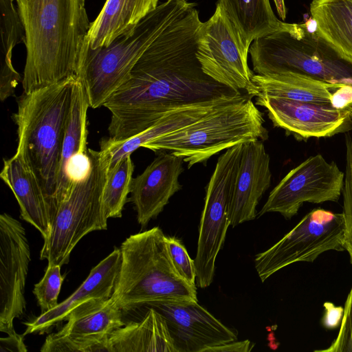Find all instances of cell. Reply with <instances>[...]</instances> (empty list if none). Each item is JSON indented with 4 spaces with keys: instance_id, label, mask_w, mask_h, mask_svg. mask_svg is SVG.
<instances>
[{
    "instance_id": "1",
    "label": "cell",
    "mask_w": 352,
    "mask_h": 352,
    "mask_svg": "<svg viewBox=\"0 0 352 352\" xmlns=\"http://www.w3.org/2000/svg\"><path fill=\"white\" fill-rule=\"evenodd\" d=\"M169 1L160 32L127 80L103 104L111 113L108 130L113 141L140 133L177 108L244 93L204 72L196 54L202 22L195 4Z\"/></svg>"
},
{
    "instance_id": "2",
    "label": "cell",
    "mask_w": 352,
    "mask_h": 352,
    "mask_svg": "<svg viewBox=\"0 0 352 352\" xmlns=\"http://www.w3.org/2000/svg\"><path fill=\"white\" fill-rule=\"evenodd\" d=\"M25 34L24 92L78 79L91 23L85 0H17Z\"/></svg>"
},
{
    "instance_id": "3",
    "label": "cell",
    "mask_w": 352,
    "mask_h": 352,
    "mask_svg": "<svg viewBox=\"0 0 352 352\" xmlns=\"http://www.w3.org/2000/svg\"><path fill=\"white\" fill-rule=\"evenodd\" d=\"M77 78L24 92L12 115L17 126L14 154L39 181L55 212L57 177L67 122ZM55 218V217H54Z\"/></svg>"
},
{
    "instance_id": "4",
    "label": "cell",
    "mask_w": 352,
    "mask_h": 352,
    "mask_svg": "<svg viewBox=\"0 0 352 352\" xmlns=\"http://www.w3.org/2000/svg\"><path fill=\"white\" fill-rule=\"evenodd\" d=\"M121 265L111 299L122 311L157 302H197V288L175 270L159 227L131 235L120 248Z\"/></svg>"
},
{
    "instance_id": "5",
    "label": "cell",
    "mask_w": 352,
    "mask_h": 352,
    "mask_svg": "<svg viewBox=\"0 0 352 352\" xmlns=\"http://www.w3.org/2000/svg\"><path fill=\"white\" fill-rule=\"evenodd\" d=\"M249 54L256 74L290 73L352 85V63L318 35L311 19L304 23H284L280 30L255 39Z\"/></svg>"
},
{
    "instance_id": "6",
    "label": "cell",
    "mask_w": 352,
    "mask_h": 352,
    "mask_svg": "<svg viewBox=\"0 0 352 352\" xmlns=\"http://www.w3.org/2000/svg\"><path fill=\"white\" fill-rule=\"evenodd\" d=\"M246 94L193 124L146 143L154 152L169 151L183 158L188 168L214 155L250 140L267 138L261 112Z\"/></svg>"
},
{
    "instance_id": "7",
    "label": "cell",
    "mask_w": 352,
    "mask_h": 352,
    "mask_svg": "<svg viewBox=\"0 0 352 352\" xmlns=\"http://www.w3.org/2000/svg\"><path fill=\"white\" fill-rule=\"evenodd\" d=\"M90 168L76 181L69 195L60 204L49 236L44 239L40 253L48 265L68 263L70 254L88 233L106 230L107 219L102 194L109 166V156L104 150L88 148Z\"/></svg>"
},
{
    "instance_id": "8",
    "label": "cell",
    "mask_w": 352,
    "mask_h": 352,
    "mask_svg": "<svg viewBox=\"0 0 352 352\" xmlns=\"http://www.w3.org/2000/svg\"><path fill=\"white\" fill-rule=\"evenodd\" d=\"M169 7V0L158 5L130 33L108 47L91 49L85 41L78 79L85 87L90 107L103 106L127 80L136 62L162 29Z\"/></svg>"
},
{
    "instance_id": "9",
    "label": "cell",
    "mask_w": 352,
    "mask_h": 352,
    "mask_svg": "<svg viewBox=\"0 0 352 352\" xmlns=\"http://www.w3.org/2000/svg\"><path fill=\"white\" fill-rule=\"evenodd\" d=\"M243 143L230 147L217 162L208 184L194 260L196 284L206 288L212 283L215 261L230 225L229 209L242 153Z\"/></svg>"
},
{
    "instance_id": "10",
    "label": "cell",
    "mask_w": 352,
    "mask_h": 352,
    "mask_svg": "<svg viewBox=\"0 0 352 352\" xmlns=\"http://www.w3.org/2000/svg\"><path fill=\"white\" fill-rule=\"evenodd\" d=\"M344 218L316 208L267 250L255 256L256 271L264 282L283 267L296 262H313L329 250L343 251Z\"/></svg>"
},
{
    "instance_id": "11",
    "label": "cell",
    "mask_w": 352,
    "mask_h": 352,
    "mask_svg": "<svg viewBox=\"0 0 352 352\" xmlns=\"http://www.w3.org/2000/svg\"><path fill=\"white\" fill-rule=\"evenodd\" d=\"M249 47L218 3L201 23L197 57L205 74L215 81L253 96L260 94L248 65Z\"/></svg>"
},
{
    "instance_id": "12",
    "label": "cell",
    "mask_w": 352,
    "mask_h": 352,
    "mask_svg": "<svg viewBox=\"0 0 352 352\" xmlns=\"http://www.w3.org/2000/svg\"><path fill=\"white\" fill-rule=\"evenodd\" d=\"M344 173L320 154L311 156L292 169L270 192L258 212H278L289 219L304 203L337 201L342 193Z\"/></svg>"
},
{
    "instance_id": "13",
    "label": "cell",
    "mask_w": 352,
    "mask_h": 352,
    "mask_svg": "<svg viewBox=\"0 0 352 352\" xmlns=\"http://www.w3.org/2000/svg\"><path fill=\"white\" fill-rule=\"evenodd\" d=\"M122 311L111 298H90L69 313L60 330L47 336L41 351H107L109 335L125 324Z\"/></svg>"
},
{
    "instance_id": "14",
    "label": "cell",
    "mask_w": 352,
    "mask_h": 352,
    "mask_svg": "<svg viewBox=\"0 0 352 352\" xmlns=\"http://www.w3.org/2000/svg\"><path fill=\"white\" fill-rule=\"evenodd\" d=\"M30 261L25 230L7 213L0 215V331L15 333L14 319L25 310V285Z\"/></svg>"
},
{
    "instance_id": "15",
    "label": "cell",
    "mask_w": 352,
    "mask_h": 352,
    "mask_svg": "<svg viewBox=\"0 0 352 352\" xmlns=\"http://www.w3.org/2000/svg\"><path fill=\"white\" fill-rule=\"evenodd\" d=\"M256 104L265 108L275 126L297 140L328 138L352 129V111L330 104L294 100L260 93Z\"/></svg>"
},
{
    "instance_id": "16",
    "label": "cell",
    "mask_w": 352,
    "mask_h": 352,
    "mask_svg": "<svg viewBox=\"0 0 352 352\" xmlns=\"http://www.w3.org/2000/svg\"><path fill=\"white\" fill-rule=\"evenodd\" d=\"M151 307L166 318L177 352H207L237 340L236 333L198 301L186 304L157 302Z\"/></svg>"
},
{
    "instance_id": "17",
    "label": "cell",
    "mask_w": 352,
    "mask_h": 352,
    "mask_svg": "<svg viewBox=\"0 0 352 352\" xmlns=\"http://www.w3.org/2000/svg\"><path fill=\"white\" fill-rule=\"evenodd\" d=\"M184 160L171 153H160L133 179L130 201L137 212L138 222L145 227L164 210L170 198L181 190L179 177Z\"/></svg>"
},
{
    "instance_id": "18",
    "label": "cell",
    "mask_w": 352,
    "mask_h": 352,
    "mask_svg": "<svg viewBox=\"0 0 352 352\" xmlns=\"http://www.w3.org/2000/svg\"><path fill=\"white\" fill-rule=\"evenodd\" d=\"M270 162L261 140L243 143L230 203L229 220L232 227L256 218V206L271 184Z\"/></svg>"
},
{
    "instance_id": "19",
    "label": "cell",
    "mask_w": 352,
    "mask_h": 352,
    "mask_svg": "<svg viewBox=\"0 0 352 352\" xmlns=\"http://www.w3.org/2000/svg\"><path fill=\"white\" fill-rule=\"evenodd\" d=\"M246 93L227 98H221L190 104L166 113L153 125L140 133L122 141H113L109 138L100 142V149L105 150L109 156V170L113 168L122 159L135 150L160 137L185 128L215 109L242 98Z\"/></svg>"
},
{
    "instance_id": "20",
    "label": "cell",
    "mask_w": 352,
    "mask_h": 352,
    "mask_svg": "<svg viewBox=\"0 0 352 352\" xmlns=\"http://www.w3.org/2000/svg\"><path fill=\"white\" fill-rule=\"evenodd\" d=\"M121 265L120 248L114 250L96 267L87 278L67 299L54 309L41 314L34 320L25 322L28 333L43 334L56 324L65 320L76 306L93 298H110L113 294Z\"/></svg>"
},
{
    "instance_id": "21",
    "label": "cell",
    "mask_w": 352,
    "mask_h": 352,
    "mask_svg": "<svg viewBox=\"0 0 352 352\" xmlns=\"http://www.w3.org/2000/svg\"><path fill=\"white\" fill-rule=\"evenodd\" d=\"M0 177L14 193L20 207L21 218L35 227L43 239H46L55 212L34 173L14 155L3 159Z\"/></svg>"
},
{
    "instance_id": "22",
    "label": "cell",
    "mask_w": 352,
    "mask_h": 352,
    "mask_svg": "<svg viewBox=\"0 0 352 352\" xmlns=\"http://www.w3.org/2000/svg\"><path fill=\"white\" fill-rule=\"evenodd\" d=\"M159 0H107L91 25L85 43L91 49L108 47L130 33L158 6Z\"/></svg>"
},
{
    "instance_id": "23",
    "label": "cell",
    "mask_w": 352,
    "mask_h": 352,
    "mask_svg": "<svg viewBox=\"0 0 352 352\" xmlns=\"http://www.w3.org/2000/svg\"><path fill=\"white\" fill-rule=\"evenodd\" d=\"M107 349L109 352H177L166 318L153 307L141 321L113 331Z\"/></svg>"
},
{
    "instance_id": "24",
    "label": "cell",
    "mask_w": 352,
    "mask_h": 352,
    "mask_svg": "<svg viewBox=\"0 0 352 352\" xmlns=\"http://www.w3.org/2000/svg\"><path fill=\"white\" fill-rule=\"evenodd\" d=\"M310 14L318 35L352 63V0H313Z\"/></svg>"
},
{
    "instance_id": "25",
    "label": "cell",
    "mask_w": 352,
    "mask_h": 352,
    "mask_svg": "<svg viewBox=\"0 0 352 352\" xmlns=\"http://www.w3.org/2000/svg\"><path fill=\"white\" fill-rule=\"evenodd\" d=\"M89 107L90 106L85 87L82 81L77 79L74 88L57 177L56 199L58 207L72 190L67 181V170L69 163L79 154L88 151L87 116Z\"/></svg>"
},
{
    "instance_id": "26",
    "label": "cell",
    "mask_w": 352,
    "mask_h": 352,
    "mask_svg": "<svg viewBox=\"0 0 352 352\" xmlns=\"http://www.w3.org/2000/svg\"><path fill=\"white\" fill-rule=\"evenodd\" d=\"M260 93L274 97L333 106V93L344 84L328 83L295 74H254Z\"/></svg>"
},
{
    "instance_id": "27",
    "label": "cell",
    "mask_w": 352,
    "mask_h": 352,
    "mask_svg": "<svg viewBox=\"0 0 352 352\" xmlns=\"http://www.w3.org/2000/svg\"><path fill=\"white\" fill-rule=\"evenodd\" d=\"M217 3L249 47L255 39L280 30L285 23L274 14L270 0H219Z\"/></svg>"
},
{
    "instance_id": "28",
    "label": "cell",
    "mask_w": 352,
    "mask_h": 352,
    "mask_svg": "<svg viewBox=\"0 0 352 352\" xmlns=\"http://www.w3.org/2000/svg\"><path fill=\"white\" fill-rule=\"evenodd\" d=\"M14 0H0L1 73L0 98L4 101L13 96L15 88L22 78L12 65L14 47L25 43L23 25L13 3Z\"/></svg>"
},
{
    "instance_id": "29",
    "label": "cell",
    "mask_w": 352,
    "mask_h": 352,
    "mask_svg": "<svg viewBox=\"0 0 352 352\" xmlns=\"http://www.w3.org/2000/svg\"><path fill=\"white\" fill-rule=\"evenodd\" d=\"M133 170L131 155L108 170L102 194V205L108 219L122 217L127 196L131 193Z\"/></svg>"
},
{
    "instance_id": "30",
    "label": "cell",
    "mask_w": 352,
    "mask_h": 352,
    "mask_svg": "<svg viewBox=\"0 0 352 352\" xmlns=\"http://www.w3.org/2000/svg\"><path fill=\"white\" fill-rule=\"evenodd\" d=\"M59 265H48L42 279L36 283L33 289L41 314L54 307L58 303V297L65 276L60 273Z\"/></svg>"
},
{
    "instance_id": "31",
    "label": "cell",
    "mask_w": 352,
    "mask_h": 352,
    "mask_svg": "<svg viewBox=\"0 0 352 352\" xmlns=\"http://www.w3.org/2000/svg\"><path fill=\"white\" fill-rule=\"evenodd\" d=\"M346 167L342 190L344 218V248L349 254L352 264V138L345 135Z\"/></svg>"
},
{
    "instance_id": "32",
    "label": "cell",
    "mask_w": 352,
    "mask_h": 352,
    "mask_svg": "<svg viewBox=\"0 0 352 352\" xmlns=\"http://www.w3.org/2000/svg\"><path fill=\"white\" fill-rule=\"evenodd\" d=\"M166 243L172 263L181 277L196 286V270L192 260L181 241L174 236H166Z\"/></svg>"
},
{
    "instance_id": "33",
    "label": "cell",
    "mask_w": 352,
    "mask_h": 352,
    "mask_svg": "<svg viewBox=\"0 0 352 352\" xmlns=\"http://www.w3.org/2000/svg\"><path fill=\"white\" fill-rule=\"evenodd\" d=\"M320 352H352V287L347 296L339 332L330 346Z\"/></svg>"
},
{
    "instance_id": "34",
    "label": "cell",
    "mask_w": 352,
    "mask_h": 352,
    "mask_svg": "<svg viewBox=\"0 0 352 352\" xmlns=\"http://www.w3.org/2000/svg\"><path fill=\"white\" fill-rule=\"evenodd\" d=\"M324 314L322 318V324L327 329L337 327L342 321L344 308L336 307L332 302H326L323 305Z\"/></svg>"
},
{
    "instance_id": "35",
    "label": "cell",
    "mask_w": 352,
    "mask_h": 352,
    "mask_svg": "<svg viewBox=\"0 0 352 352\" xmlns=\"http://www.w3.org/2000/svg\"><path fill=\"white\" fill-rule=\"evenodd\" d=\"M23 334L19 335L15 332L6 338H1L0 351L26 352L28 349L23 342Z\"/></svg>"
},
{
    "instance_id": "36",
    "label": "cell",
    "mask_w": 352,
    "mask_h": 352,
    "mask_svg": "<svg viewBox=\"0 0 352 352\" xmlns=\"http://www.w3.org/2000/svg\"><path fill=\"white\" fill-rule=\"evenodd\" d=\"M254 344L248 340L232 341L209 349L207 352H249L254 348Z\"/></svg>"
},
{
    "instance_id": "37",
    "label": "cell",
    "mask_w": 352,
    "mask_h": 352,
    "mask_svg": "<svg viewBox=\"0 0 352 352\" xmlns=\"http://www.w3.org/2000/svg\"><path fill=\"white\" fill-rule=\"evenodd\" d=\"M278 16L285 20L286 18V8L284 0H274Z\"/></svg>"
},
{
    "instance_id": "38",
    "label": "cell",
    "mask_w": 352,
    "mask_h": 352,
    "mask_svg": "<svg viewBox=\"0 0 352 352\" xmlns=\"http://www.w3.org/2000/svg\"><path fill=\"white\" fill-rule=\"evenodd\" d=\"M15 1H17V0H15Z\"/></svg>"
}]
</instances>
